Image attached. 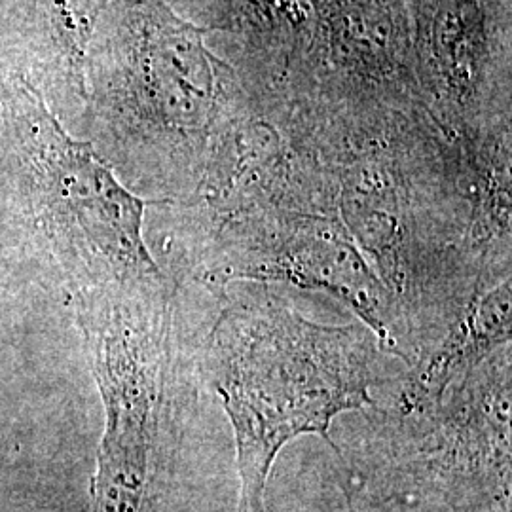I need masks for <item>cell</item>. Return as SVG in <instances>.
Segmentation results:
<instances>
[{
	"label": "cell",
	"instance_id": "9c48e42d",
	"mask_svg": "<svg viewBox=\"0 0 512 512\" xmlns=\"http://www.w3.org/2000/svg\"><path fill=\"white\" fill-rule=\"evenodd\" d=\"M61 16L63 35L69 42V50L82 61V55L88 48V42L93 35V29L101 14L107 10L110 0H55Z\"/></svg>",
	"mask_w": 512,
	"mask_h": 512
},
{
	"label": "cell",
	"instance_id": "8992f818",
	"mask_svg": "<svg viewBox=\"0 0 512 512\" xmlns=\"http://www.w3.org/2000/svg\"><path fill=\"white\" fill-rule=\"evenodd\" d=\"M376 107L423 109L408 0H317L304 109Z\"/></svg>",
	"mask_w": 512,
	"mask_h": 512
},
{
	"label": "cell",
	"instance_id": "6da1fadb",
	"mask_svg": "<svg viewBox=\"0 0 512 512\" xmlns=\"http://www.w3.org/2000/svg\"><path fill=\"white\" fill-rule=\"evenodd\" d=\"M384 351L361 321L313 323L266 289L226 294L207 370L232 423L243 512H266L272 465L289 442L317 435L338 452L332 421L372 404Z\"/></svg>",
	"mask_w": 512,
	"mask_h": 512
},
{
	"label": "cell",
	"instance_id": "52a82bcc",
	"mask_svg": "<svg viewBox=\"0 0 512 512\" xmlns=\"http://www.w3.org/2000/svg\"><path fill=\"white\" fill-rule=\"evenodd\" d=\"M46 196L61 230L116 285H160L143 239L145 202L116 179L92 145L67 137L50 122L40 143Z\"/></svg>",
	"mask_w": 512,
	"mask_h": 512
},
{
	"label": "cell",
	"instance_id": "5b68a950",
	"mask_svg": "<svg viewBox=\"0 0 512 512\" xmlns=\"http://www.w3.org/2000/svg\"><path fill=\"white\" fill-rule=\"evenodd\" d=\"M421 105L448 133L511 122L512 0H408Z\"/></svg>",
	"mask_w": 512,
	"mask_h": 512
},
{
	"label": "cell",
	"instance_id": "ba28073f",
	"mask_svg": "<svg viewBox=\"0 0 512 512\" xmlns=\"http://www.w3.org/2000/svg\"><path fill=\"white\" fill-rule=\"evenodd\" d=\"M511 340V279L476 298L463 321L446 338L442 348L412 374L408 385L410 404H427L458 378L459 372L475 366L495 348Z\"/></svg>",
	"mask_w": 512,
	"mask_h": 512
},
{
	"label": "cell",
	"instance_id": "3957f363",
	"mask_svg": "<svg viewBox=\"0 0 512 512\" xmlns=\"http://www.w3.org/2000/svg\"><path fill=\"white\" fill-rule=\"evenodd\" d=\"M82 327L105 404L90 512H143L164 397L162 346L124 300L101 298Z\"/></svg>",
	"mask_w": 512,
	"mask_h": 512
},
{
	"label": "cell",
	"instance_id": "7a4b0ae2",
	"mask_svg": "<svg viewBox=\"0 0 512 512\" xmlns=\"http://www.w3.org/2000/svg\"><path fill=\"white\" fill-rule=\"evenodd\" d=\"M112 118L196 184L245 90L209 33L164 0H116L109 38Z\"/></svg>",
	"mask_w": 512,
	"mask_h": 512
},
{
	"label": "cell",
	"instance_id": "30bf717a",
	"mask_svg": "<svg viewBox=\"0 0 512 512\" xmlns=\"http://www.w3.org/2000/svg\"><path fill=\"white\" fill-rule=\"evenodd\" d=\"M348 512H384L380 505H374L368 501V497L359 494L357 488L349 486L348 490Z\"/></svg>",
	"mask_w": 512,
	"mask_h": 512
},
{
	"label": "cell",
	"instance_id": "277c9868",
	"mask_svg": "<svg viewBox=\"0 0 512 512\" xmlns=\"http://www.w3.org/2000/svg\"><path fill=\"white\" fill-rule=\"evenodd\" d=\"M209 279L226 287L234 279L285 281L323 291L355 311L385 348L389 296L346 226L323 213L274 211L232 220L205 230Z\"/></svg>",
	"mask_w": 512,
	"mask_h": 512
}]
</instances>
